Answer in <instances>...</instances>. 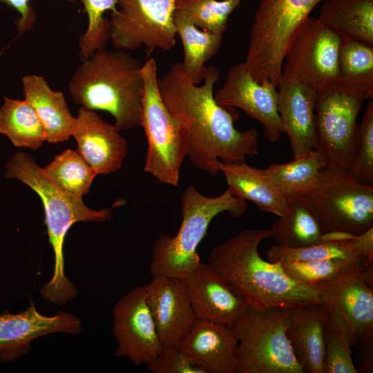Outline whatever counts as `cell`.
Wrapping results in <instances>:
<instances>
[{"mask_svg": "<svg viewBox=\"0 0 373 373\" xmlns=\"http://www.w3.org/2000/svg\"><path fill=\"white\" fill-rule=\"evenodd\" d=\"M219 77L216 67H207L204 83L198 86L175 63L157 79L161 99L181 128L190 162L214 176L220 172L219 160L241 162L258 149V131L237 130L233 114L216 102L213 87Z\"/></svg>", "mask_w": 373, "mask_h": 373, "instance_id": "1", "label": "cell"}, {"mask_svg": "<svg viewBox=\"0 0 373 373\" xmlns=\"http://www.w3.org/2000/svg\"><path fill=\"white\" fill-rule=\"evenodd\" d=\"M271 237L269 229H244L216 245L209 254L208 263L251 307L294 308L322 303L318 287L294 280L285 274L280 262L261 257L258 247Z\"/></svg>", "mask_w": 373, "mask_h": 373, "instance_id": "2", "label": "cell"}, {"mask_svg": "<svg viewBox=\"0 0 373 373\" xmlns=\"http://www.w3.org/2000/svg\"><path fill=\"white\" fill-rule=\"evenodd\" d=\"M82 62L68 82L73 100L109 113L119 130L140 126L144 80L137 59L126 50L103 47Z\"/></svg>", "mask_w": 373, "mask_h": 373, "instance_id": "3", "label": "cell"}, {"mask_svg": "<svg viewBox=\"0 0 373 373\" xmlns=\"http://www.w3.org/2000/svg\"><path fill=\"white\" fill-rule=\"evenodd\" d=\"M6 169L8 178H16L27 184L43 202L55 264L52 277L42 287L41 294L50 303L64 305L77 294L75 286L64 274L63 250L67 232L77 222H104L111 219L114 216L113 209L124 203L119 200L111 208L100 210L88 207L82 198L68 195L55 186L35 161L21 151L12 155Z\"/></svg>", "mask_w": 373, "mask_h": 373, "instance_id": "4", "label": "cell"}, {"mask_svg": "<svg viewBox=\"0 0 373 373\" xmlns=\"http://www.w3.org/2000/svg\"><path fill=\"white\" fill-rule=\"evenodd\" d=\"M247 208V202L233 195L228 189L218 196L209 197L194 185L187 186L181 195L182 222L177 233L174 236L162 233L153 243L151 276L184 278L201 262L197 249L212 220L225 211L240 217Z\"/></svg>", "mask_w": 373, "mask_h": 373, "instance_id": "5", "label": "cell"}, {"mask_svg": "<svg viewBox=\"0 0 373 373\" xmlns=\"http://www.w3.org/2000/svg\"><path fill=\"white\" fill-rule=\"evenodd\" d=\"M321 0H260L245 66L254 79L278 87L285 55L298 28Z\"/></svg>", "mask_w": 373, "mask_h": 373, "instance_id": "6", "label": "cell"}, {"mask_svg": "<svg viewBox=\"0 0 373 373\" xmlns=\"http://www.w3.org/2000/svg\"><path fill=\"white\" fill-rule=\"evenodd\" d=\"M291 309L249 306L234 327L235 373H303L287 335Z\"/></svg>", "mask_w": 373, "mask_h": 373, "instance_id": "7", "label": "cell"}, {"mask_svg": "<svg viewBox=\"0 0 373 373\" xmlns=\"http://www.w3.org/2000/svg\"><path fill=\"white\" fill-rule=\"evenodd\" d=\"M157 63L147 58L142 66L144 90L141 126L147 140L144 170L161 183L178 186L187 148L181 128L164 106L157 87Z\"/></svg>", "mask_w": 373, "mask_h": 373, "instance_id": "8", "label": "cell"}, {"mask_svg": "<svg viewBox=\"0 0 373 373\" xmlns=\"http://www.w3.org/2000/svg\"><path fill=\"white\" fill-rule=\"evenodd\" d=\"M306 198L325 233L359 236L373 228V186L347 171L325 168Z\"/></svg>", "mask_w": 373, "mask_h": 373, "instance_id": "9", "label": "cell"}, {"mask_svg": "<svg viewBox=\"0 0 373 373\" xmlns=\"http://www.w3.org/2000/svg\"><path fill=\"white\" fill-rule=\"evenodd\" d=\"M341 44L338 35L309 16L288 46L281 78L303 83L316 93L335 86Z\"/></svg>", "mask_w": 373, "mask_h": 373, "instance_id": "10", "label": "cell"}, {"mask_svg": "<svg viewBox=\"0 0 373 373\" xmlns=\"http://www.w3.org/2000/svg\"><path fill=\"white\" fill-rule=\"evenodd\" d=\"M364 99L336 86L317 93L314 149L328 169L348 171L355 156L358 114Z\"/></svg>", "mask_w": 373, "mask_h": 373, "instance_id": "11", "label": "cell"}, {"mask_svg": "<svg viewBox=\"0 0 373 373\" xmlns=\"http://www.w3.org/2000/svg\"><path fill=\"white\" fill-rule=\"evenodd\" d=\"M176 0H117L111 13L110 39L115 49L166 51L176 43L173 22Z\"/></svg>", "mask_w": 373, "mask_h": 373, "instance_id": "12", "label": "cell"}, {"mask_svg": "<svg viewBox=\"0 0 373 373\" xmlns=\"http://www.w3.org/2000/svg\"><path fill=\"white\" fill-rule=\"evenodd\" d=\"M372 271L373 266L347 271L317 286L322 303L346 323L352 346H373Z\"/></svg>", "mask_w": 373, "mask_h": 373, "instance_id": "13", "label": "cell"}, {"mask_svg": "<svg viewBox=\"0 0 373 373\" xmlns=\"http://www.w3.org/2000/svg\"><path fill=\"white\" fill-rule=\"evenodd\" d=\"M112 332L115 355L136 365H149L160 352L163 345L146 303V285L135 287L115 305Z\"/></svg>", "mask_w": 373, "mask_h": 373, "instance_id": "14", "label": "cell"}, {"mask_svg": "<svg viewBox=\"0 0 373 373\" xmlns=\"http://www.w3.org/2000/svg\"><path fill=\"white\" fill-rule=\"evenodd\" d=\"M216 102L225 107L238 108L259 122L264 135L276 142L284 133L278 112V90L269 81L256 82L244 62L233 66L225 82L214 95Z\"/></svg>", "mask_w": 373, "mask_h": 373, "instance_id": "15", "label": "cell"}, {"mask_svg": "<svg viewBox=\"0 0 373 373\" xmlns=\"http://www.w3.org/2000/svg\"><path fill=\"white\" fill-rule=\"evenodd\" d=\"M198 319L234 328L249 305L209 263L200 262L182 279Z\"/></svg>", "mask_w": 373, "mask_h": 373, "instance_id": "16", "label": "cell"}, {"mask_svg": "<svg viewBox=\"0 0 373 373\" xmlns=\"http://www.w3.org/2000/svg\"><path fill=\"white\" fill-rule=\"evenodd\" d=\"M146 285V303L163 346H178L197 320L183 280L156 276Z\"/></svg>", "mask_w": 373, "mask_h": 373, "instance_id": "17", "label": "cell"}, {"mask_svg": "<svg viewBox=\"0 0 373 373\" xmlns=\"http://www.w3.org/2000/svg\"><path fill=\"white\" fill-rule=\"evenodd\" d=\"M115 124L104 120L95 111L81 106L71 136L77 152L98 174L115 172L122 166L128 145Z\"/></svg>", "mask_w": 373, "mask_h": 373, "instance_id": "18", "label": "cell"}, {"mask_svg": "<svg viewBox=\"0 0 373 373\" xmlns=\"http://www.w3.org/2000/svg\"><path fill=\"white\" fill-rule=\"evenodd\" d=\"M80 320L70 313L59 312L52 316L40 314L34 304L26 311L0 315V357L12 359L23 354L38 337L55 332L77 334L81 332Z\"/></svg>", "mask_w": 373, "mask_h": 373, "instance_id": "19", "label": "cell"}, {"mask_svg": "<svg viewBox=\"0 0 373 373\" xmlns=\"http://www.w3.org/2000/svg\"><path fill=\"white\" fill-rule=\"evenodd\" d=\"M237 345L234 328L197 318L178 347L204 373H235Z\"/></svg>", "mask_w": 373, "mask_h": 373, "instance_id": "20", "label": "cell"}, {"mask_svg": "<svg viewBox=\"0 0 373 373\" xmlns=\"http://www.w3.org/2000/svg\"><path fill=\"white\" fill-rule=\"evenodd\" d=\"M278 88V112L293 158L305 155L314 149L317 93L303 83L283 78Z\"/></svg>", "mask_w": 373, "mask_h": 373, "instance_id": "21", "label": "cell"}, {"mask_svg": "<svg viewBox=\"0 0 373 373\" xmlns=\"http://www.w3.org/2000/svg\"><path fill=\"white\" fill-rule=\"evenodd\" d=\"M329 307L323 303L291 309L287 335L303 373H323L324 326Z\"/></svg>", "mask_w": 373, "mask_h": 373, "instance_id": "22", "label": "cell"}, {"mask_svg": "<svg viewBox=\"0 0 373 373\" xmlns=\"http://www.w3.org/2000/svg\"><path fill=\"white\" fill-rule=\"evenodd\" d=\"M218 168L233 195L252 202L264 212L278 218L283 216L287 207V198L262 169L251 166L245 161L229 163L220 160Z\"/></svg>", "mask_w": 373, "mask_h": 373, "instance_id": "23", "label": "cell"}, {"mask_svg": "<svg viewBox=\"0 0 373 373\" xmlns=\"http://www.w3.org/2000/svg\"><path fill=\"white\" fill-rule=\"evenodd\" d=\"M23 95L41 121L46 141L56 144L71 136L75 117L71 114L62 92L52 90L45 78L28 75L22 78Z\"/></svg>", "mask_w": 373, "mask_h": 373, "instance_id": "24", "label": "cell"}, {"mask_svg": "<svg viewBox=\"0 0 373 373\" xmlns=\"http://www.w3.org/2000/svg\"><path fill=\"white\" fill-rule=\"evenodd\" d=\"M271 262H292L314 260L343 259L359 263H373V228L355 237L323 241L298 249H288L273 245L267 251Z\"/></svg>", "mask_w": 373, "mask_h": 373, "instance_id": "25", "label": "cell"}, {"mask_svg": "<svg viewBox=\"0 0 373 373\" xmlns=\"http://www.w3.org/2000/svg\"><path fill=\"white\" fill-rule=\"evenodd\" d=\"M287 200L285 213L269 229L276 245L298 249L323 242L325 233L306 196L289 198Z\"/></svg>", "mask_w": 373, "mask_h": 373, "instance_id": "26", "label": "cell"}, {"mask_svg": "<svg viewBox=\"0 0 373 373\" xmlns=\"http://www.w3.org/2000/svg\"><path fill=\"white\" fill-rule=\"evenodd\" d=\"M318 19L341 39L373 45V0H328Z\"/></svg>", "mask_w": 373, "mask_h": 373, "instance_id": "27", "label": "cell"}, {"mask_svg": "<svg viewBox=\"0 0 373 373\" xmlns=\"http://www.w3.org/2000/svg\"><path fill=\"white\" fill-rule=\"evenodd\" d=\"M338 88L363 99L373 97V45L341 39Z\"/></svg>", "mask_w": 373, "mask_h": 373, "instance_id": "28", "label": "cell"}, {"mask_svg": "<svg viewBox=\"0 0 373 373\" xmlns=\"http://www.w3.org/2000/svg\"><path fill=\"white\" fill-rule=\"evenodd\" d=\"M173 22L183 46L184 59L181 63L183 69L189 79L198 84L204 79L206 62L220 49L223 34L198 28L177 9L173 15Z\"/></svg>", "mask_w": 373, "mask_h": 373, "instance_id": "29", "label": "cell"}, {"mask_svg": "<svg viewBox=\"0 0 373 373\" xmlns=\"http://www.w3.org/2000/svg\"><path fill=\"white\" fill-rule=\"evenodd\" d=\"M325 161L316 150L294 157L291 162L273 164L263 173L286 198L306 195L318 184Z\"/></svg>", "mask_w": 373, "mask_h": 373, "instance_id": "30", "label": "cell"}, {"mask_svg": "<svg viewBox=\"0 0 373 373\" xmlns=\"http://www.w3.org/2000/svg\"><path fill=\"white\" fill-rule=\"evenodd\" d=\"M0 133L17 147L37 149L46 141L44 125L26 100L4 97L0 108Z\"/></svg>", "mask_w": 373, "mask_h": 373, "instance_id": "31", "label": "cell"}, {"mask_svg": "<svg viewBox=\"0 0 373 373\" xmlns=\"http://www.w3.org/2000/svg\"><path fill=\"white\" fill-rule=\"evenodd\" d=\"M45 175L63 192L82 198L97 175L77 151L67 149L42 169Z\"/></svg>", "mask_w": 373, "mask_h": 373, "instance_id": "32", "label": "cell"}, {"mask_svg": "<svg viewBox=\"0 0 373 373\" xmlns=\"http://www.w3.org/2000/svg\"><path fill=\"white\" fill-rule=\"evenodd\" d=\"M323 373H356L348 327L339 314L329 307L324 326Z\"/></svg>", "mask_w": 373, "mask_h": 373, "instance_id": "33", "label": "cell"}, {"mask_svg": "<svg viewBox=\"0 0 373 373\" xmlns=\"http://www.w3.org/2000/svg\"><path fill=\"white\" fill-rule=\"evenodd\" d=\"M285 274L294 280L316 286L331 280L342 273L363 270L373 266L343 259L292 261L280 263Z\"/></svg>", "mask_w": 373, "mask_h": 373, "instance_id": "34", "label": "cell"}, {"mask_svg": "<svg viewBox=\"0 0 373 373\" xmlns=\"http://www.w3.org/2000/svg\"><path fill=\"white\" fill-rule=\"evenodd\" d=\"M242 0H176L175 8L201 30L223 34L229 15Z\"/></svg>", "mask_w": 373, "mask_h": 373, "instance_id": "35", "label": "cell"}, {"mask_svg": "<svg viewBox=\"0 0 373 373\" xmlns=\"http://www.w3.org/2000/svg\"><path fill=\"white\" fill-rule=\"evenodd\" d=\"M88 16V26L79 37V57L82 61L97 50L105 47L110 39V21L104 17L107 11L117 10V0H81Z\"/></svg>", "mask_w": 373, "mask_h": 373, "instance_id": "36", "label": "cell"}, {"mask_svg": "<svg viewBox=\"0 0 373 373\" xmlns=\"http://www.w3.org/2000/svg\"><path fill=\"white\" fill-rule=\"evenodd\" d=\"M348 173L357 181L372 184L373 182V102L366 106L358 126L355 156Z\"/></svg>", "mask_w": 373, "mask_h": 373, "instance_id": "37", "label": "cell"}, {"mask_svg": "<svg viewBox=\"0 0 373 373\" xmlns=\"http://www.w3.org/2000/svg\"><path fill=\"white\" fill-rule=\"evenodd\" d=\"M146 367L153 373H204L178 346H163Z\"/></svg>", "mask_w": 373, "mask_h": 373, "instance_id": "38", "label": "cell"}, {"mask_svg": "<svg viewBox=\"0 0 373 373\" xmlns=\"http://www.w3.org/2000/svg\"><path fill=\"white\" fill-rule=\"evenodd\" d=\"M67 1L73 3L77 2V0ZM0 1L12 7L19 14V17L15 21L19 35L26 32L32 28L37 19V15L29 5L30 0H0Z\"/></svg>", "mask_w": 373, "mask_h": 373, "instance_id": "39", "label": "cell"}]
</instances>
